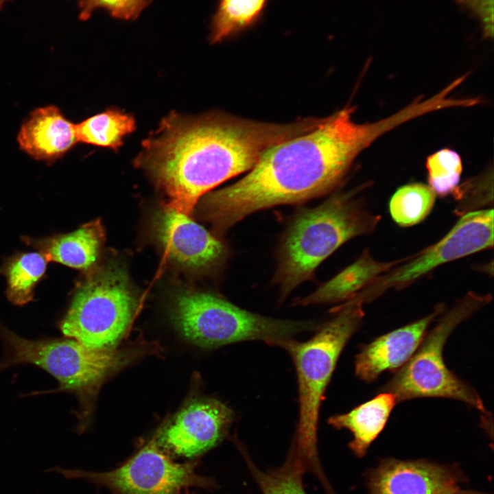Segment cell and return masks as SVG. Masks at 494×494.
I'll list each match as a JSON object with an SVG mask.
<instances>
[{"label": "cell", "mask_w": 494, "mask_h": 494, "mask_svg": "<svg viewBox=\"0 0 494 494\" xmlns=\"http://www.w3.org/2000/svg\"><path fill=\"white\" fill-rule=\"evenodd\" d=\"M355 110L346 106L314 130L270 148L246 176L206 194L199 204L200 215L223 233L261 209L326 194L341 183L364 150L416 117L405 106L381 119L359 124L353 119Z\"/></svg>", "instance_id": "1"}, {"label": "cell", "mask_w": 494, "mask_h": 494, "mask_svg": "<svg viewBox=\"0 0 494 494\" xmlns=\"http://www.w3.org/2000/svg\"><path fill=\"white\" fill-rule=\"evenodd\" d=\"M322 121L308 117L274 124L220 113L198 117L174 113L143 141L135 165L167 196V206L189 215L207 191L250 171L272 146L309 132Z\"/></svg>", "instance_id": "2"}, {"label": "cell", "mask_w": 494, "mask_h": 494, "mask_svg": "<svg viewBox=\"0 0 494 494\" xmlns=\"http://www.w3.org/2000/svg\"><path fill=\"white\" fill-rule=\"evenodd\" d=\"M357 188L337 193L296 215L283 238L275 282L282 297L311 277L317 266L353 237L371 234L380 216L370 211Z\"/></svg>", "instance_id": "3"}, {"label": "cell", "mask_w": 494, "mask_h": 494, "mask_svg": "<svg viewBox=\"0 0 494 494\" xmlns=\"http://www.w3.org/2000/svg\"><path fill=\"white\" fill-rule=\"evenodd\" d=\"M364 303L356 295L335 309L333 318L320 325L311 338L291 339L283 346L294 361L298 387V420L290 451L317 477L324 473L317 447L320 408L338 360L364 316Z\"/></svg>", "instance_id": "4"}, {"label": "cell", "mask_w": 494, "mask_h": 494, "mask_svg": "<svg viewBox=\"0 0 494 494\" xmlns=\"http://www.w3.org/2000/svg\"><path fill=\"white\" fill-rule=\"evenodd\" d=\"M172 319L187 339L205 348L246 340H262L283 347L294 335L320 325L312 320L263 316L217 296L199 292H183L176 297Z\"/></svg>", "instance_id": "5"}, {"label": "cell", "mask_w": 494, "mask_h": 494, "mask_svg": "<svg viewBox=\"0 0 494 494\" xmlns=\"http://www.w3.org/2000/svg\"><path fill=\"white\" fill-rule=\"evenodd\" d=\"M489 294L470 292L440 318L410 358L381 390L400 402L420 397L460 401L486 414L477 392L445 365V344L454 329L491 300Z\"/></svg>", "instance_id": "6"}, {"label": "cell", "mask_w": 494, "mask_h": 494, "mask_svg": "<svg viewBox=\"0 0 494 494\" xmlns=\"http://www.w3.org/2000/svg\"><path fill=\"white\" fill-rule=\"evenodd\" d=\"M3 355L0 371L19 364H32L45 370L59 382L58 391L85 398L109 373L130 357L126 351L94 349L73 339L32 340L19 336L0 324Z\"/></svg>", "instance_id": "7"}, {"label": "cell", "mask_w": 494, "mask_h": 494, "mask_svg": "<svg viewBox=\"0 0 494 494\" xmlns=\"http://www.w3.org/2000/svg\"><path fill=\"white\" fill-rule=\"evenodd\" d=\"M136 308L137 299L124 270L108 266L78 287L60 330L65 337L87 346L112 349L124 336Z\"/></svg>", "instance_id": "8"}, {"label": "cell", "mask_w": 494, "mask_h": 494, "mask_svg": "<svg viewBox=\"0 0 494 494\" xmlns=\"http://www.w3.org/2000/svg\"><path fill=\"white\" fill-rule=\"evenodd\" d=\"M156 434L134 455L110 471L52 467L68 480H83L110 494H178L191 487L213 489L216 483L198 474L196 461L177 462L158 445Z\"/></svg>", "instance_id": "9"}, {"label": "cell", "mask_w": 494, "mask_h": 494, "mask_svg": "<svg viewBox=\"0 0 494 494\" xmlns=\"http://www.w3.org/2000/svg\"><path fill=\"white\" fill-rule=\"evenodd\" d=\"M493 210L481 209L461 215L440 240L380 276L359 294L365 303L372 301L389 289L400 290L436 268L492 248Z\"/></svg>", "instance_id": "10"}, {"label": "cell", "mask_w": 494, "mask_h": 494, "mask_svg": "<svg viewBox=\"0 0 494 494\" xmlns=\"http://www.w3.org/2000/svg\"><path fill=\"white\" fill-rule=\"evenodd\" d=\"M231 409L222 401L204 398L185 407L157 434L160 447L169 455L195 458L217 445L233 420Z\"/></svg>", "instance_id": "11"}, {"label": "cell", "mask_w": 494, "mask_h": 494, "mask_svg": "<svg viewBox=\"0 0 494 494\" xmlns=\"http://www.w3.org/2000/svg\"><path fill=\"white\" fill-rule=\"evenodd\" d=\"M154 232L167 255L185 266H211L225 252L221 242L204 227L166 204L156 215Z\"/></svg>", "instance_id": "12"}, {"label": "cell", "mask_w": 494, "mask_h": 494, "mask_svg": "<svg viewBox=\"0 0 494 494\" xmlns=\"http://www.w3.org/2000/svg\"><path fill=\"white\" fill-rule=\"evenodd\" d=\"M444 309L439 304L430 314L363 346L355 357L356 375L366 382H372L383 372L403 366L422 342L428 327Z\"/></svg>", "instance_id": "13"}, {"label": "cell", "mask_w": 494, "mask_h": 494, "mask_svg": "<svg viewBox=\"0 0 494 494\" xmlns=\"http://www.w3.org/2000/svg\"><path fill=\"white\" fill-rule=\"evenodd\" d=\"M369 485L370 494H462L447 469L422 461H386Z\"/></svg>", "instance_id": "14"}, {"label": "cell", "mask_w": 494, "mask_h": 494, "mask_svg": "<svg viewBox=\"0 0 494 494\" xmlns=\"http://www.w3.org/2000/svg\"><path fill=\"white\" fill-rule=\"evenodd\" d=\"M20 149L36 161L54 163L78 143L76 124L56 106L32 111L17 135Z\"/></svg>", "instance_id": "15"}, {"label": "cell", "mask_w": 494, "mask_h": 494, "mask_svg": "<svg viewBox=\"0 0 494 494\" xmlns=\"http://www.w3.org/2000/svg\"><path fill=\"white\" fill-rule=\"evenodd\" d=\"M407 259L379 261L368 249L352 264L320 286L309 296L298 301L297 305L346 302L354 298L375 279L391 270Z\"/></svg>", "instance_id": "16"}, {"label": "cell", "mask_w": 494, "mask_h": 494, "mask_svg": "<svg viewBox=\"0 0 494 494\" xmlns=\"http://www.w3.org/2000/svg\"><path fill=\"white\" fill-rule=\"evenodd\" d=\"M397 403L394 395L382 391L349 412L330 417L328 423L337 429L349 430L353 436L351 449L363 456L384 428Z\"/></svg>", "instance_id": "17"}, {"label": "cell", "mask_w": 494, "mask_h": 494, "mask_svg": "<svg viewBox=\"0 0 494 494\" xmlns=\"http://www.w3.org/2000/svg\"><path fill=\"white\" fill-rule=\"evenodd\" d=\"M103 238V228L96 220L74 232L40 242V249L47 261L86 270L95 262Z\"/></svg>", "instance_id": "18"}, {"label": "cell", "mask_w": 494, "mask_h": 494, "mask_svg": "<svg viewBox=\"0 0 494 494\" xmlns=\"http://www.w3.org/2000/svg\"><path fill=\"white\" fill-rule=\"evenodd\" d=\"M270 0H219L212 18V43L235 37L256 26Z\"/></svg>", "instance_id": "19"}, {"label": "cell", "mask_w": 494, "mask_h": 494, "mask_svg": "<svg viewBox=\"0 0 494 494\" xmlns=\"http://www.w3.org/2000/svg\"><path fill=\"white\" fill-rule=\"evenodd\" d=\"M135 128L134 117L117 109H108L76 124L78 142L113 150Z\"/></svg>", "instance_id": "20"}, {"label": "cell", "mask_w": 494, "mask_h": 494, "mask_svg": "<svg viewBox=\"0 0 494 494\" xmlns=\"http://www.w3.org/2000/svg\"><path fill=\"white\" fill-rule=\"evenodd\" d=\"M248 467L263 494H307L303 483V475L309 471L306 463L289 451L279 467L263 471L256 467L240 445Z\"/></svg>", "instance_id": "21"}, {"label": "cell", "mask_w": 494, "mask_h": 494, "mask_svg": "<svg viewBox=\"0 0 494 494\" xmlns=\"http://www.w3.org/2000/svg\"><path fill=\"white\" fill-rule=\"evenodd\" d=\"M436 194L428 186L412 183L399 187L389 202L393 220L401 226H410L423 220L432 211Z\"/></svg>", "instance_id": "22"}, {"label": "cell", "mask_w": 494, "mask_h": 494, "mask_svg": "<svg viewBox=\"0 0 494 494\" xmlns=\"http://www.w3.org/2000/svg\"><path fill=\"white\" fill-rule=\"evenodd\" d=\"M42 253L29 252L13 259L6 268L7 296L16 305H24L33 298V289L47 266Z\"/></svg>", "instance_id": "23"}, {"label": "cell", "mask_w": 494, "mask_h": 494, "mask_svg": "<svg viewBox=\"0 0 494 494\" xmlns=\"http://www.w3.org/2000/svg\"><path fill=\"white\" fill-rule=\"evenodd\" d=\"M429 187L436 194L446 196L458 187L462 172L460 156L444 148L429 156L425 163Z\"/></svg>", "instance_id": "24"}, {"label": "cell", "mask_w": 494, "mask_h": 494, "mask_svg": "<svg viewBox=\"0 0 494 494\" xmlns=\"http://www.w3.org/2000/svg\"><path fill=\"white\" fill-rule=\"evenodd\" d=\"M458 206L457 215H462L493 203V173L489 172L458 185L453 193Z\"/></svg>", "instance_id": "25"}, {"label": "cell", "mask_w": 494, "mask_h": 494, "mask_svg": "<svg viewBox=\"0 0 494 494\" xmlns=\"http://www.w3.org/2000/svg\"><path fill=\"white\" fill-rule=\"evenodd\" d=\"M151 0H80V16L87 19L97 8H104L117 19H136L148 5Z\"/></svg>", "instance_id": "26"}, {"label": "cell", "mask_w": 494, "mask_h": 494, "mask_svg": "<svg viewBox=\"0 0 494 494\" xmlns=\"http://www.w3.org/2000/svg\"><path fill=\"white\" fill-rule=\"evenodd\" d=\"M468 5L484 23V33L493 35V0H460Z\"/></svg>", "instance_id": "27"}, {"label": "cell", "mask_w": 494, "mask_h": 494, "mask_svg": "<svg viewBox=\"0 0 494 494\" xmlns=\"http://www.w3.org/2000/svg\"><path fill=\"white\" fill-rule=\"evenodd\" d=\"M178 494H194V493H191V492L189 491V489H186V490H184V491H181V492L179 493Z\"/></svg>", "instance_id": "28"}, {"label": "cell", "mask_w": 494, "mask_h": 494, "mask_svg": "<svg viewBox=\"0 0 494 494\" xmlns=\"http://www.w3.org/2000/svg\"><path fill=\"white\" fill-rule=\"evenodd\" d=\"M1 0H0V2H1Z\"/></svg>", "instance_id": "29"}]
</instances>
